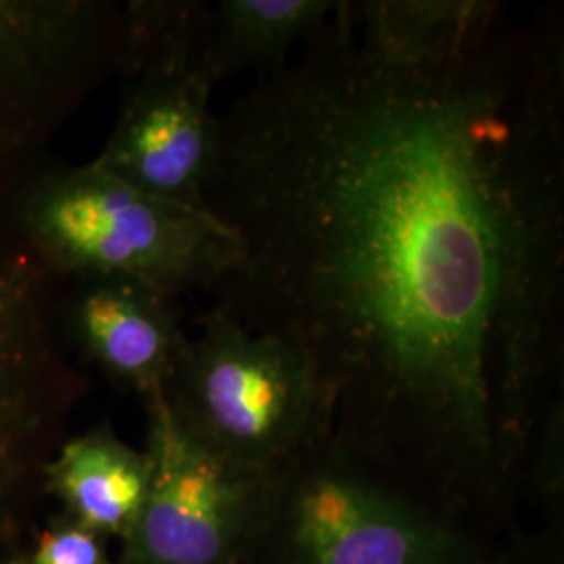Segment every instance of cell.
Instances as JSON below:
<instances>
[{
	"instance_id": "1",
	"label": "cell",
	"mask_w": 564,
	"mask_h": 564,
	"mask_svg": "<svg viewBox=\"0 0 564 564\" xmlns=\"http://www.w3.org/2000/svg\"><path fill=\"white\" fill-rule=\"evenodd\" d=\"M205 207L239 247L214 307L297 347L360 440L505 468L563 354L561 11L395 61L341 2L230 102Z\"/></svg>"
},
{
	"instance_id": "2",
	"label": "cell",
	"mask_w": 564,
	"mask_h": 564,
	"mask_svg": "<svg viewBox=\"0 0 564 564\" xmlns=\"http://www.w3.org/2000/svg\"><path fill=\"white\" fill-rule=\"evenodd\" d=\"M0 214L55 281L120 279L178 300L214 291L239 260L207 209L153 197L95 162L39 165Z\"/></svg>"
},
{
	"instance_id": "3",
	"label": "cell",
	"mask_w": 564,
	"mask_h": 564,
	"mask_svg": "<svg viewBox=\"0 0 564 564\" xmlns=\"http://www.w3.org/2000/svg\"><path fill=\"white\" fill-rule=\"evenodd\" d=\"M123 15L120 113L93 162L153 197L207 209L220 144L203 65L209 2L134 0Z\"/></svg>"
},
{
	"instance_id": "4",
	"label": "cell",
	"mask_w": 564,
	"mask_h": 564,
	"mask_svg": "<svg viewBox=\"0 0 564 564\" xmlns=\"http://www.w3.org/2000/svg\"><path fill=\"white\" fill-rule=\"evenodd\" d=\"M165 400L197 442L262 475L314 449L330 416L328 391L297 347L216 307L186 337Z\"/></svg>"
},
{
	"instance_id": "5",
	"label": "cell",
	"mask_w": 564,
	"mask_h": 564,
	"mask_svg": "<svg viewBox=\"0 0 564 564\" xmlns=\"http://www.w3.org/2000/svg\"><path fill=\"white\" fill-rule=\"evenodd\" d=\"M123 4L0 0V209L88 97L118 74Z\"/></svg>"
},
{
	"instance_id": "6",
	"label": "cell",
	"mask_w": 564,
	"mask_h": 564,
	"mask_svg": "<svg viewBox=\"0 0 564 564\" xmlns=\"http://www.w3.org/2000/svg\"><path fill=\"white\" fill-rule=\"evenodd\" d=\"M55 284L0 216V505L42 479L78 393Z\"/></svg>"
},
{
	"instance_id": "7",
	"label": "cell",
	"mask_w": 564,
	"mask_h": 564,
	"mask_svg": "<svg viewBox=\"0 0 564 564\" xmlns=\"http://www.w3.org/2000/svg\"><path fill=\"white\" fill-rule=\"evenodd\" d=\"M149 410V489L126 538V564H223L239 540L262 473L228 463L174 416L165 391Z\"/></svg>"
},
{
	"instance_id": "8",
	"label": "cell",
	"mask_w": 564,
	"mask_h": 564,
	"mask_svg": "<svg viewBox=\"0 0 564 564\" xmlns=\"http://www.w3.org/2000/svg\"><path fill=\"white\" fill-rule=\"evenodd\" d=\"M303 564H437L442 540L383 491L339 464L303 475L293 500Z\"/></svg>"
},
{
	"instance_id": "9",
	"label": "cell",
	"mask_w": 564,
	"mask_h": 564,
	"mask_svg": "<svg viewBox=\"0 0 564 564\" xmlns=\"http://www.w3.org/2000/svg\"><path fill=\"white\" fill-rule=\"evenodd\" d=\"M61 314L65 335L116 383L144 400L165 391L186 343L176 297L141 282L86 279L72 282Z\"/></svg>"
},
{
	"instance_id": "10",
	"label": "cell",
	"mask_w": 564,
	"mask_h": 564,
	"mask_svg": "<svg viewBox=\"0 0 564 564\" xmlns=\"http://www.w3.org/2000/svg\"><path fill=\"white\" fill-rule=\"evenodd\" d=\"M149 475L147 452L123 444L107 426L63 440L42 470L69 521L123 542L139 521Z\"/></svg>"
},
{
	"instance_id": "11",
	"label": "cell",
	"mask_w": 564,
	"mask_h": 564,
	"mask_svg": "<svg viewBox=\"0 0 564 564\" xmlns=\"http://www.w3.org/2000/svg\"><path fill=\"white\" fill-rule=\"evenodd\" d=\"M335 0H220L209 4L203 65L214 84L242 72L265 78L289 65L297 44L335 18Z\"/></svg>"
},
{
	"instance_id": "12",
	"label": "cell",
	"mask_w": 564,
	"mask_h": 564,
	"mask_svg": "<svg viewBox=\"0 0 564 564\" xmlns=\"http://www.w3.org/2000/svg\"><path fill=\"white\" fill-rule=\"evenodd\" d=\"M505 9L502 2L487 0L345 2V15L358 41L395 61L452 55L487 32Z\"/></svg>"
},
{
	"instance_id": "13",
	"label": "cell",
	"mask_w": 564,
	"mask_h": 564,
	"mask_svg": "<svg viewBox=\"0 0 564 564\" xmlns=\"http://www.w3.org/2000/svg\"><path fill=\"white\" fill-rule=\"evenodd\" d=\"M25 564H109L99 533L65 521L42 533Z\"/></svg>"
}]
</instances>
